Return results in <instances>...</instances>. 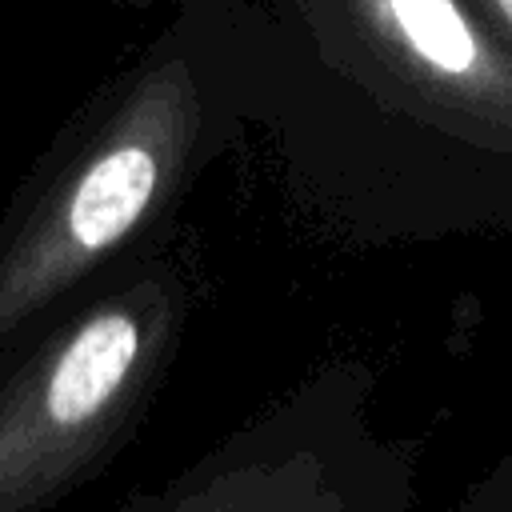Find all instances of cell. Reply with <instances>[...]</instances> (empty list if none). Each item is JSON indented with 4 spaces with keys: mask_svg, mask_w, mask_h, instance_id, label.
Masks as SVG:
<instances>
[{
    "mask_svg": "<svg viewBox=\"0 0 512 512\" xmlns=\"http://www.w3.org/2000/svg\"><path fill=\"white\" fill-rule=\"evenodd\" d=\"M452 512H512V444L488 468V476L476 480L464 500H456Z\"/></svg>",
    "mask_w": 512,
    "mask_h": 512,
    "instance_id": "5",
    "label": "cell"
},
{
    "mask_svg": "<svg viewBox=\"0 0 512 512\" xmlns=\"http://www.w3.org/2000/svg\"><path fill=\"white\" fill-rule=\"evenodd\" d=\"M476 16L496 32V40L512 52V0H468Z\"/></svg>",
    "mask_w": 512,
    "mask_h": 512,
    "instance_id": "6",
    "label": "cell"
},
{
    "mask_svg": "<svg viewBox=\"0 0 512 512\" xmlns=\"http://www.w3.org/2000/svg\"><path fill=\"white\" fill-rule=\"evenodd\" d=\"M368 60L436 120L512 144V52L468 0H332Z\"/></svg>",
    "mask_w": 512,
    "mask_h": 512,
    "instance_id": "4",
    "label": "cell"
},
{
    "mask_svg": "<svg viewBox=\"0 0 512 512\" xmlns=\"http://www.w3.org/2000/svg\"><path fill=\"white\" fill-rule=\"evenodd\" d=\"M184 320L180 280L140 268L0 376V512H48L140 420Z\"/></svg>",
    "mask_w": 512,
    "mask_h": 512,
    "instance_id": "2",
    "label": "cell"
},
{
    "mask_svg": "<svg viewBox=\"0 0 512 512\" xmlns=\"http://www.w3.org/2000/svg\"><path fill=\"white\" fill-rule=\"evenodd\" d=\"M412 464L376 440L340 380L264 412L116 512H412Z\"/></svg>",
    "mask_w": 512,
    "mask_h": 512,
    "instance_id": "3",
    "label": "cell"
},
{
    "mask_svg": "<svg viewBox=\"0 0 512 512\" xmlns=\"http://www.w3.org/2000/svg\"><path fill=\"white\" fill-rule=\"evenodd\" d=\"M204 136L188 60L136 68L0 232V364L36 320L140 236L180 192Z\"/></svg>",
    "mask_w": 512,
    "mask_h": 512,
    "instance_id": "1",
    "label": "cell"
}]
</instances>
